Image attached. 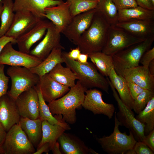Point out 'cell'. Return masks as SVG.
<instances>
[{
	"instance_id": "6da1fadb",
	"label": "cell",
	"mask_w": 154,
	"mask_h": 154,
	"mask_svg": "<svg viewBox=\"0 0 154 154\" xmlns=\"http://www.w3.org/2000/svg\"><path fill=\"white\" fill-rule=\"evenodd\" d=\"M63 96L48 103V106L53 115H62L67 123H75L77 120L76 109L82 106L88 89L78 80Z\"/></svg>"
},
{
	"instance_id": "7a4b0ae2",
	"label": "cell",
	"mask_w": 154,
	"mask_h": 154,
	"mask_svg": "<svg viewBox=\"0 0 154 154\" xmlns=\"http://www.w3.org/2000/svg\"><path fill=\"white\" fill-rule=\"evenodd\" d=\"M110 26L96 10L90 26L82 35L77 45L81 52L89 54L102 51Z\"/></svg>"
},
{
	"instance_id": "3957f363",
	"label": "cell",
	"mask_w": 154,
	"mask_h": 154,
	"mask_svg": "<svg viewBox=\"0 0 154 154\" xmlns=\"http://www.w3.org/2000/svg\"><path fill=\"white\" fill-rule=\"evenodd\" d=\"M64 62L76 74L78 80L87 89L97 88L109 93V85L106 79L99 73L94 65L88 62L81 63L77 60L69 58L65 52H62Z\"/></svg>"
},
{
	"instance_id": "277c9868",
	"label": "cell",
	"mask_w": 154,
	"mask_h": 154,
	"mask_svg": "<svg viewBox=\"0 0 154 154\" xmlns=\"http://www.w3.org/2000/svg\"><path fill=\"white\" fill-rule=\"evenodd\" d=\"M154 41L153 36L113 55L114 68L116 73L123 76L125 71L139 65L141 56L151 48Z\"/></svg>"
},
{
	"instance_id": "5b68a950",
	"label": "cell",
	"mask_w": 154,
	"mask_h": 154,
	"mask_svg": "<svg viewBox=\"0 0 154 154\" xmlns=\"http://www.w3.org/2000/svg\"><path fill=\"white\" fill-rule=\"evenodd\" d=\"M114 127L113 132L109 136L96 137L102 150L109 154H125L129 149H133L137 141L132 133L120 131L119 125L115 112Z\"/></svg>"
},
{
	"instance_id": "8992f818",
	"label": "cell",
	"mask_w": 154,
	"mask_h": 154,
	"mask_svg": "<svg viewBox=\"0 0 154 154\" xmlns=\"http://www.w3.org/2000/svg\"><path fill=\"white\" fill-rule=\"evenodd\" d=\"M7 74L11 82V89L7 94L15 100L22 92L36 86L40 78L29 68L21 66H10Z\"/></svg>"
},
{
	"instance_id": "52a82bcc",
	"label": "cell",
	"mask_w": 154,
	"mask_h": 154,
	"mask_svg": "<svg viewBox=\"0 0 154 154\" xmlns=\"http://www.w3.org/2000/svg\"><path fill=\"white\" fill-rule=\"evenodd\" d=\"M106 78L117 103L118 111L117 113L116 112V114L119 126H123L128 129L137 141H142L145 138V125L135 118L132 110L126 106L120 98L109 78L107 77Z\"/></svg>"
},
{
	"instance_id": "ba28073f",
	"label": "cell",
	"mask_w": 154,
	"mask_h": 154,
	"mask_svg": "<svg viewBox=\"0 0 154 154\" xmlns=\"http://www.w3.org/2000/svg\"><path fill=\"white\" fill-rule=\"evenodd\" d=\"M2 147L5 154H33L35 148L19 124L7 132Z\"/></svg>"
},
{
	"instance_id": "9c48e42d",
	"label": "cell",
	"mask_w": 154,
	"mask_h": 154,
	"mask_svg": "<svg viewBox=\"0 0 154 154\" xmlns=\"http://www.w3.org/2000/svg\"><path fill=\"white\" fill-rule=\"evenodd\" d=\"M145 40L135 37L116 25L110 26L106 44L102 52L112 56L129 46Z\"/></svg>"
},
{
	"instance_id": "30bf717a",
	"label": "cell",
	"mask_w": 154,
	"mask_h": 154,
	"mask_svg": "<svg viewBox=\"0 0 154 154\" xmlns=\"http://www.w3.org/2000/svg\"><path fill=\"white\" fill-rule=\"evenodd\" d=\"M9 42L3 47L0 54V65L21 66L31 68L37 66L42 61L30 54L17 51Z\"/></svg>"
},
{
	"instance_id": "8fae6325",
	"label": "cell",
	"mask_w": 154,
	"mask_h": 154,
	"mask_svg": "<svg viewBox=\"0 0 154 154\" xmlns=\"http://www.w3.org/2000/svg\"><path fill=\"white\" fill-rule=\"evenodd\" d=\"M82 106L86 110L92 112L94 115L103 114L112 119L115 112V108L113 104L104 102L103 94L100 90L92 88L87 89Z\"/></svg>"
},
{
	"instance_id": "7c38bea8",
	"label": "cell",
	"mask_w": 154,
	"mask_h": 154,
	"mask_svg": "<svg viewBox=\"0 0 154 154\" xmlns=\"http://www.w3.org/2000/svg\"><path fill=\"white\" fill-rule=\"evenodd\" d=\"M15 102L21 117L33 119L39 118L38 97L35 86L21 93Z\"/></svg>"
},
{
	"instance_id": "4fadbf2b",
	"label": "cell",
	"mask_w": 154,
	"mask_h": 154,
	"mask_svg": "<svg viewBox=\"0 0 154 154\" xmlns=\"http://www.w3.org/2000/svg\"><path fill=\"white\" fill-rule=\"evenodd\" d=\"M96 11L95 8L72 17L70 23L61 33L77 45L82 35L90 26Z\"/></svg>"
},
{
	"instance_id": "5bb4252c",
	"label": "cell",
	"mask_w": 154,
	"mask_h": 154,
	"mask_svg": "<svg viewBox=\"0 0 154 154\" xmlns=\"http://www.w3.org/2000/svg\"><path fill=\"white\" fill-rule=\"evenodd\" d=\"M15 12L12 24L5 35L16 40L29 31L42 19L29 11H19Z\"/></svg>"
},
{
	"instance_id": "9a60e30c",
	"label": "cell",
	"mask_w": 154,
	"mask_h": 154,
	"mask_svg": "<svg viewBox=\"0 0 154 154\" xmlns=\"http://www.w3.org/2000/svg\"><path fill=\"white\" fill-rule=\"evenodd\" d=\"M60 33L56 30L52 23L48 28L43 39L33 49L30 54L42 60L54 48L64 49L60 43Z\"/></svg>"
},
{
	"instance_id": "2e32d148",
	"label": "cell",
	"mask_w": 154,
	"mask_h": 154,
	"mask_svg": "<svg viewBox=\"0 0 154 154\" xmlns=\"http://www.w3.org/2000/svg\"><path fill=\"white\" fill-rule=\"evenodd\" d=\"M44 18L49 20L56 30L61 33L71 22L72 17L69 10V3L67 0L58 5L46 8Z\"/></svg>"
},
{
	"instance_id": "e0dca14e",
	"label": "cell",
	"mask_w": 154,
	"mask_h": 154,
	"mask_svg": "<svg viewBox=\"0 0 154 154\" xmlns=\"http://www.w3.org/2000/svg\"><path fill=\"white\" fill-rule=\"evenodd\" d=\"M43 19H41L34 27L16 40L19 51L29 54L33 45L45 34L52 22Z\"/></svg>"
},
{
	"instance_id": "ac0fdd59",
	"label": "cell",
	"mask_w": 154,
	"mask_h": 154,
	"mask_svg": "<svg viewBox=\"0 0 154 154\" xmlns=\"http://www.w3.org/2000/svg\"><path fill=\"white\" fill-rule=\"evenodd\" d=\"M21 117L15 100L7 94L0 98V122L7 132L19 123Z\"/></svg>"
},
{
	"instance_id": "d6986e66",
	"label": "cell",
	"mask_w": 154,
	"mask_h": 154,
	"mask_svg": "<svg viewBox=\"0 0 154 154\" xmlns=\"http://www.w3.org/2000/svg\"><path fill=\"white\" fill-rule=\"evenodd\" d=\"M38 84L43 99L48 103L62 97L70 90V88L58 83L46 74L40 77Z\"/></svg>"
},
{
	"instance_id": "ffe728a7",
	"label": "cell",
	"mask_w": 154,
	"mask_h": 154,
	"mask_svg": "<svg viewBox=\"0 0 154 154\" xmlns=\"http://www.w3.org/2000/svg\"><path fill=\"white\" fill-rule=\"evenodd\" d=\"M62 153L65 154H98L78 137L64 132L58 139Z\"/></svg>"
},
{
	"instance_id": "44dd1931",
	"label": "cell",
	"mask_w": 154,
	"mask_h": 154,
	"mask_svg": "<svg viewBox=\"0 0 154 154\" xmlns=\"http://www.w3.org/2000/svg\"><path fill=\"white\" fill-rule=\"evenodd\" d=\"M116 26L138 38L145 39L154 36V20H131L118 22Z\"/></svg>"
},
{
	"instance_id": "7402d4cb",
	"label": "cell",
	"mask_w": 154,
	"mask_h": 154,
	"mask_svg": "<svg viewBox=\"0 0 154 154\" xmlns=\"http://www.w3.org/2000/svg\"><path fill=\"white\" fill-rule=\"evenodd\" d=\"M62 0H14V12L19 11H29L36 16L44 19L46 8L55 6L63 2Z\"/></svg>"
},
{
	"instance_id": "603a6c76",
	"label": "cell",
	"mask_w": 154,
	"mask_h": 154,
	"mask_svg": "<svg viewBox=\"0 0 154 154\" xmlns=\"http://www.w3.org/2000/svg\"><path fill=\"white\" fill-rule=\"evenodd\" d=\"M123 77L127 81L132 82L144 89L154 91V76L148 68L142 65L126 70Z\"/></svg>"
},
{
	"instance_id": "cb8c5ba5",
	"label": "cell",
	"mask_w": 154,
	"mask_h": 154,
	"mask_svg": "<svg viewBox=\"0 0 154 154\" xmlns=\"http://www.w3.org/2000/svg\"><path fill=\"white\" fill-rule=\"evenodd\" d=\"M71 128L68 123L65 124L52 125L46 121L42 122V137L39 144L36 148L39 149L46 143H49L50 150L61 135L66 130H69Z\"/></svg>"
},
{
	"instance_id": "d4e9b609",
	"label": "cell",
	"mask_w": 154,
	"mask_h": 154,
	"mask_svg": "<svg viewBox=\"0 0 154 154\" xmlns=\"http://www.w3.org/2000/svg\"><path fill=\"white\" fill-rule=\"evenodd\" d=\"M42 122L39 118L33 119L21 117L19 123L30 142L36 148L42 137Z\"/></svg>"
},
{
	"instance_id": "484cf974",
	"label": "cell",
	"mask_w": 154,
	"mask_h": 154,
	"mask_svg": "<svg viewBox=\"0 0 154 154\" xmlns=\"http://www.w3.org/2000/svg\"><path fill=\"white\" fill-rule=\"evenodd\" d=\"M108 77L121 101L129 108L133 110L134 100L130 94L127 80L124 77L117 74L114 68L111 69Z\"/></svg>"
},
{
	"instance_id": "4316f807",
	"label": "cell",
	"mask_w": 154,
	"mask_h": 154,
	"mask_svg": "<svg viewBox=\"0 0 154 154\" xmlns=\"http://www.w3.org/2000/svg\"><path fill=\"white\" fill-rule=\"evenodd\" d=\"M60 48H54L47 56L38 65L30 68L33 73L40 77L48 73L58 64L64 62L62 50Z\"/></svg>"
},
{
	"instance_id": "83f0119b",
	"label": "cell",
	"mask_w": 154,
	"mask_h": 154,
	"mask_svg": "<svg viewBox=\"0 0 154 154\" xmlns=\"http://www.w3.org/2000/svg\"><path fill=\"white\" fill-rule=\"evenodd\" d=\"M131 20H154V10L147 9L138 6L118 10V22Z\"/></svg>"
},
{
	"instance_id": "f1b7e54d",
	"label": "cell",
	"mask_w": 154,
	"mask_h": 154,
	"mask_svg": "<svg viewBox=\"0 0 154 154\" xmlns=\"http://www.w3.org/2000/svg\"><path fill=\"white\" fill-rule=\"evenodd\" d=\"M55 80L63 85L71 88L76 84L78 78L68 67H64L62 63L58 64L49 73Z\"/></svg>"
},
{
	"instance_id": "f546056e",
	"label": "cell",
	"mask_w": 154,
	"mask_h": 154,
	"mask_svg": "<svg viewBox=\"0 0 154 154\" xmlns=\"http://www.w3.org/2000/svg\"><path fill=\"white\" fill-rule=\"evenodd\" d=\"M88 56L100 73L104 76L108 77L114 68L112 56L100 51L90 53Z\"/></svg>"
},
{
	"instance_id": "4dcf8cb0",
	"label": "cell",
	"mask_w": 154,
	"mask_h": 154,
	"mask_svg": "<svg viewBox=\"0 0 154 154\" xmlns=\"http://www.w3.org/2000/svg\"><path fill=\"white\" fill-rule=\"evenodd\" d=\"M111 26L118 21V10L112 0H99L96 8Z\"/></svg>"
},
{
	"instance_id": "1f68e13d",
	"label": "cell",
	"mask_w": 154,
	"mask_h": 154,
	"mask_svg": "<svg viewBox=\"0 0 154 154\" xmlns=\"http://www.w3.org/2000/svg\"><path fill=\"white\" fill-rule=\"evenodd\" d=\"M35 86L38 97L39 118L42 121H46L52 125H63L67 123L63 119L62 115L53 116L43 98L39 86L37 84Z\"/></svg>"
},
{
	"instance_id": "d6a6232c",
	"label": "cell",
	"mask_w": 154,
	"mask_h": 154,
	"mask_svg": "<svg viewBox=\"0 0 154 154\" xmlns=\"http://www.w3.org/2000/svg\"><path fill=\"white\" fill-rule=\"evenodd\" d=\"M3 8L0 18V37L5 35L13 22L15 13L13 11L12 0H2Z\"/></svg>"
},
{
	"instance_id": "836d02e7",
	"label": "cell",
	"mask_w": 154,
	"mask_h": 154,
	"mask_svg": "<svg viewBox=\"0 0 154 154\" xmlns=\"http://www.w3.org/2000/svg\"><path fill=\"white\" fill-rule=\"evenodd\" d=\"M135 116V118L145 125V136L154 129V97L148 102L145 108Z\"/></svg>"
},
{
	"instance_id": "e575fe53",
	"label": "cell",
	"mask_w": 154,
	"mask_h": 154,
	"mask_svg": "<svg viewBox=\"0 0 154 154\" xmlns=\"http://www.w3.org/2000/svg\"><path fill=\"white\" fill-rule=\"evenodd\" d=\"M72 17L95 9L98 1L90 0H67Z\"/></svg>"
},
{
	"instance_id": "d590c367",
	"label": "cell",
	"mask_w": 154,
	"mask_h": 154,
	"mask_svg": "<svg viewBox=\"0 0 154 154\" xmlns=\"http://www.w3.org/2000/svg\"><path fill=\"white\" fill-rule=\"evenodd\" d=\"M153 97L154 91L145 90L134 100L133 110L138 114L145 108L148 102Z\"/></svg>"
},
{
	"instance_id": "8d00e7d4",
	"label": "cell",
	"mask_w": 154,
	"mask_h": 154,
	"mask_svg": "<svg viewBox=\"0 0 154 154\" xmlns=\"http://www.w3.org/2000/svg\"><path fill=\"white\" fill-rule=\"evenodd\" d=\"M4 65H0V98L7 92L9 78L4 72Z\"/></svg>"
},
{
	"instance_id": "74e56055",
	"label": "cell",
	"mask_w": 154,
	"mask_h": 154,
	"mask_svg": "<svg viewBox=\"0 0 154 154\" xmlns=\"http://www.w3.org/2000/svg\"><path fill=\"white\" fill-rule=\"evenodd\" d=\"M118 10L137 7L135 0H112Z\"/></svg>"
},
{
	"instance_id": "f35d334b",
	"label": "cell",
	"mask_w": 154,
	"mask_h": 154,
	"mask_svg": "<svg viewBox=\"0 0 154 154\" xmlns=\"http://www.w3.org/2000/svg\"><path fill=\"white\" fill-rule=\"evenodd\" d=\"M154 59V47L150 48L145 51L142 55L139 63L143 66L148 68L150 62Z\"/></svg>"
},
{
	"instance_id": "ab89813d",
	"label": "cell",
	"mask_w": 154,
	"mask_h": 154,
	"mask_svg": "<svg viewBox=\"0 0 154 154\" xmlns=\"http://www.w3.org/2000/svg\"><path fill=\"white\" fill-rule=\"evenodd\" d=\"M133 149L136 154H154L153 152L142 141H137Z\"/></svg>"
},
{
	"instance_id": "60d3db41",
	"label": "cell",
	"mask_w": 154,
	"mask_h": 154,
	"mask_svg": "<svg viewBox=\"0 0 154 154\" xmlns=\"http://www.w3.org/2000/svg\"><path fill=\"white\" fill-rule=\"evenodd\" d=\"M127 83L130 94L133 100L139 94L146 90L132 82L127 81Z\"/></svg>"
},
{
	"instance_id": "b9f144b4",
	"label": "cell",
	"mask_w": 154,
	"mask_h": 154,
	"mask_svg": "<svg viewBox=\"0 0 154 154\" xmlns=\"http://www.w3.org/2000/svg\"><path fill=\"white\" fill-rule=\"evenodd\" d=\"M142 142L154 152V129L145 136V138Z\"/></svg>"
},
{
	"instance_id": "7bdbcfd3",
	"label": "cell",
	"mask_w": 154,
	"mask_h": 154,
	"mask_svg": "<svg viewBox=\"0 0 154 154\" xmlns=\"http://www.w3.org/2000/svg\"><path fill=\"white\" fill-rule=\"evenodd\" d=\"M138 6L150 10H154V4L151 0H135Z\"/></svg>"
},
{
	"instance_id": "ee69618b",
	"label": "cell",
	"mask_w": 154,
	"mask_h": 154,
	"mask_svg": "<svg viewBox=\"0 0 154 154\" xmlns=\"http://www.w3.org/2000/svg\"><path fill=\"white\" fill-rule=\"evenodd\" d=\"M66 56L70 59L77 60L78 56L81 52L79 48L77 47L76 48L71 49L69 52H65Z\"/></svg>"
},
{
	"instance_id": "f6af8a7d",
	"label": "cell",
	"mask_w": 154,
	"mask_h": 154,
	"mask_svg": "<svg viewBox=\"0 0 154 154\" xmlns=\"http://www.w3.org/2000/svg\"><path fill=\"white\" fill-rule=\"evenodd\" d=\"M9 42L13 44L16 43V40L5 35L0 37V54L4 46Z\"/></svg>"
},
{
	"instance_id": "bcb514c9",
	"label": "cell",
	"mask_w": 154,
	"mask_h": 154,
	"mask_svg": "<svg viewBox=\"0 0 154 154\" xmlns=\"http://www.w3.org/2000/svg\"><path fill=\"white\" fill-rule=\"evenodd\" d=\"M7 131L0 122V147H2L5 140Z\"/></svg>"
},
{
	"instance_id": "7dc6e473",
	"label": "cell",
	"mask_w": 154,
	"mask_h": 154,
	"mask_svg": "<svg viewBox=\"0 0 154 154\" xmlns=\"http://www.w3.org/2000/svg\"><path fill=\"white\" fill-rule=\"evenodd\" d=\"M50 150L49 144L48 143H46L37 150L33 154H41L43 153H48Z\"/></svg>"
},
{
	"instance_id": "c3c4849f",
	"label": "cell",
	"mask_w": 154,
	"mask_h": 154,
	"mask_svg": "<svg viewBox=\"0 0 154 154\" xmlns=\"http://www.w3.org/2000/svg\"><path fill=\"white\" fill-rule=\"evenodd\" d=\"M88 58V54L81 52L78 56L77 61L81 63L86 64L88 62L87 60Z\"/></svg>"
},
{
	"instance_id": "681fc988",
	"label": "cell",
	"mask_w": 154,
	"mask_h": 154,
	"mask_svg": "<svg viewBox=\"0 0 154 154\" xmlns=\"http://www.w3.org/2000/svg\"><path fill=\"white\" fill-rule=\"evenodd\" d=\"M51 151L54 154H62L60 151V145L58 141H56Z\"/></svg>"
},
{
	"instance_id": "f907efd6",
	"label": "cell",
	"mask_w": 154,
	"mask_h": 154,
	"mask_svg": "<svg viewBox=\"0 0 154 154\" xmlns=\"http://www.w3.org/2000/svg\"><path fill=\"white\" fill-rule=\"evenodd\" d=\"M148 68L151 74L154 76V59L150 62Z\"/></svg>"
},
{
	"instance_id": "816d5d0a",
	"label": "cell",
	"mask_w": 154,
	"mask_h": 154,
	"mask_svg": "<svg viewBox=\"0 0 154 154\" xmlns=\"http://www.w3.org/2000/svg\"><path fill=\"white\" fill-rule=\"evenodd\" d=\"M125 154H136L133 148L131 149L127 150L125 152Z\"/></svg>"
},
{
	"instance_id": "f5cc1de1",
	"label": "cell",
	"mask_w": 154,
	"mask_h": 154,
	"mask_svg": "<svg viewBox=\"0 0 154 154\" xmlns=\"http://www.w3.org/2000/svg\"><path fill=\"white\" fill-rule=\"evenodd\" d=\"M3 8V4L2 1L0 2V17Z\"/></svg>"
},
{
	"instance_id": "db71d44e",
	"label": "cell",
	"mask_w": 154,
	"mask_h": 154,
	"mask_svg": "<svg viewBox=\"0 0 154 154\" xmlns=\"http://www.w3.org/2000/svg\"><path fill=\"white\" fill-rule=\"evenodd\" d=\"M0 154H5L4 150L2 147H0Z\"/></svg>"
},
{
	"instance_id": "11a10c76",
	"label": "cell",
	"mask_w": 154,
	"mask_h": 154,
	"mask_svg": "<svg viewBox=\"0 0 154 154\" xmlns=\"http://www.w3.org/2000/svg\"><path fill=\"white\" fill-rule=\"evenodd\" d=\"M152 2L154 4V0H151Z\"/></svg>"
},
{
	"instance_id": "9f6ffc18",
	"label": "cell",
	"mask_w": 154,
	"mask_h": 154,
	"mask_svg": "<svg viewBox=\"0 0 154 154\" xmlns=\"http://www.w3.org/2000/svg\"><path fill=\"white\" fill-rule=\"evenodd\" d=\"M90 0L93 1H98L99 0Z\"/></svg>"
},
{
	"instance_id": "6f0895ef",
	"label": "cell",
	"mask_w": 154,
	"mask_h": 154,
	"mask_svg": "<svg viewBox=\"0 0 154 154\" xmlns=\"http://www.w3.org/2000/svg\"><path fill=\"white\" fill-rule=\"evenodd\" d=\"M2 1V0H0V2L1 1Z\"/></svg>"
}]
</instances>
